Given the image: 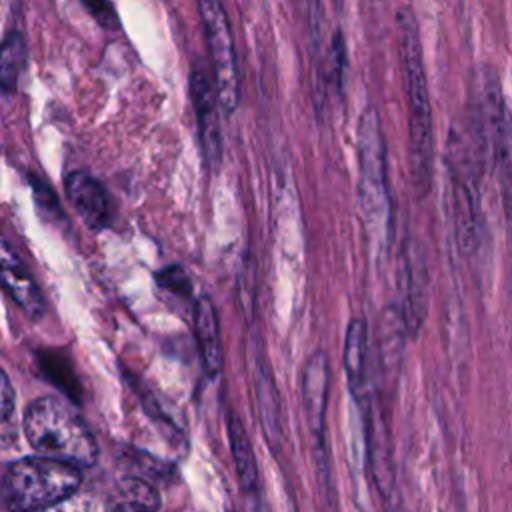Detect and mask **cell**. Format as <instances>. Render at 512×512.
Wrapping results in <instances>:
<instances>
[{
	"mask_svg": "<svg viewBox=\"0 0 512 512\" xmlns=\"http://www.w3.org/2000/svg\"><path fill=\"white\" fill-rule=\"evenodd\" d=\"M396 42L402 72L404 98L408 108V160L412 184L418 194H426L432 182L434 168V130L432 106L426 82L424 54L420 28L410 6H400L396 12Z\"/></svg>",
	"mask_w": 512,
	"mask_h": 512,
	"instance_id": "6da1fadb",
	"label": "cell"
},
{
	"mask_svg": "<svg viewBox=\"0 0 512 512\" xmlns=\"http://www.w3.org/2000/svg\"><path fill=\"white\" fill-rule=\"evenodd\" d=\"M358 206L370 242L386 250L392 236V200L386 176V142L378 110L366 106L358 120Z\"/></svg>",
	"mask_w": 512,
	"mask_h": 512,
	"instance_id": "7a4b0ae2",
	"label": "cell"
},
{
	"mask_svg": "<svg viewBox=\"0 0 512 512\" xmlns=\"http://www.w3.org/2000/svg\"><path fill=\"white\" fill-rule=\"evenodd\" d=\"M24 432L32 448L50 460L74 468L92 466L98 458V444L84 420L62 400L42 396L24 414Z\"/></svg>",
	"mask_w": 512,
	"mask_h": 512,
	"instance_id": "3957f363",
	"label": "cell"
},
{
	"mask_svg": "<svg viewBox=\"0 0 512 512\" xmlns=\"http://www.w3.org/2000/svg\"><path fill=\"white\" fill-rule=\"evenodd\" d=\"M80 482V468L44 456L22 458L6 470L2 498L12 512H34L66 500Z\"/></svg>",
	"mask_w": 512,
	"mask_h": 512,
	"instance_id": "277c9868",
	"label": "cell"
},
{
	"mask_svg": "<svg viewBox=\"0 0 512 512\" xmlns=\"http://www.w3.org/2000/svg\"><path fill=\"white\" fill-rule=\"evenodd\" d=\"M198 8L210 52L216 98L220 108L226 114H232L240 100V74L230 20L224 6L216 0H204L198 4Z\"/></svg>",
	"mask_w": 512,
	"mask_h": 512,
	"instance_id": "5b68a950",
	"label": "cell"
},
{
	"mask_svg": "<svg viewBox=\"0 0 512 512\" xmlns=\"http://www.w3.org/2000/svg\"><path fill=\"white\" fill-rule=\"evenodd\" d=\"M398 314L406 336L416 338L428 308L426 262L412 238H404L398 256Z\"/></svg>",
	"mask_w": 512,
	"mask_h": 512,
	"instance_id": "8992f818",
	"label": "cell"
},
{
	"mask_svg": "<svg viewBox=\"0 0 512 512\" xmlns=\"http://www.w3.org/2000/svg\"><path fill=\"white\" fill-rule=\"evenodd\" d=\"M190 96L198 120V136L202 156L208 168H218L222 158V132L218 118V98L214 84L208 80L202 68H194L190 74Z\"/></svg>",
	"mask_w": 512,
	"mask_h": 512,
	"instance_id": "52a82bcc",
	"label": "cell"
},
{
	"mask_svg": "<svg viewBox=\"0 0 512 512\" xmlns=\"http://www.w3.org/2000/svg\"><path fill=\"white\" fill-rule=\"evenodd\" d=\"M490 164L496 172V182L500 190L504 220H506V240H508V280L512 286V110L508 108L500 118L492 138H490Z\"/></svg>",
	"mask_w": 512,
	"mask_h": 512,
	"instance_id": "ba28073f",
	"label": "cell"
},
{
	"mask_svg": "<svg viewBox=\"0 0 512 512\" xmlns=\"http://www.w3.org/2000/svg\"><path fill=\"white\" fill-rule=\"evenodd\" d=\"M0 286L6 294L28 314L40 316L44 312V298L34 278L28 274L20 256L0 234Z\"/></svg>",
	"mask_w": 512,
	"mask_h": 512,
	"instance_id": "9c48e42d",
	"label": "cell"
},
{
	"mask_svg": "<svg viewBox=\"0 0 512 512\" xmlns=\"http://www.w3.org/2000/svg\"><path fill=\"white\" fill-rule=\"evenodd\" d=\"M328 382H330V362L326 352H312L302 366V402L310 422L312 432L322 438L324 414L328 402Z\"/></svg>",
	"mask_w": 512,
	"mask_h": 512,
	"instance_id": "30bf717a",
	"label": "cell"
},
{
	"mask_svg": "<svg viewBox=\"0 0 512 512\" xmlns=\"http://www.w3.org/2000/svg\"><path fill=\"white\" fill-rule=\"evenodd\" d=\"M66 196L84 224L92 230H100L108 224L110 204L102 184L86 172H70L66 176Z\"/></svg>",
	"mask_w": 512,
	"mask_h": 512,
	"instance_id": "8fae6325",
	"label": "cell"
},
{
	"mask_svg": "<svg viewBox=\"0 0 512 512\" xmlns=\"http://www.w3.org/2000/svg\"><path fill=\"white\" fill-rule=\"evenodd\" d=\"M254 390H256V406H258L262 428L272 448H276L282 438V402H280L276 380L270 372V366L266 364V358H262V354H258L256 358Z\"/></svg>",
	"mask_w": 512,
	"mask_h": 512,
	"instance_id": "7c38bea8",
	"label": "cell"
},
{
	"mask_svg": "<svg viewBox=\"0 0 512 512\" xmlns=\"http://www.w3.org/2000/svg\"><path fill=\"white\" fill-rule=\"evenodd\" d=\"M342 362L348 378L350 392L356 402L362 400L366 386V364H368V324L364 318H352L346 326Z\"/></svg>",
	"mask_w": 512,
	"mask_h": 512,
	"instance_id": "4fadbf2b",
	"label": "cell"
},
{
	"mask_svg": "<svg viewBox=\"0 0 512 512\" xmlns=\"http://www.w3.org/2000/svg\"><path fill=\"white\" fill-rule=\"evenodd\" d=\"M194 332L204 368L210 376H216L222 368V342L218 314L208 296H200L194 304Z\"/></svg>",
	"mask_w": 512,
	"mask_h": 512,
	"instance_id": "5bb4252c",
	"label": "cell"
},
{
	"mask_svg": "<svg viewBox=\"0 0 512 512\" xmlns=\"http://www.w3.org/2000/svg\"><path fill=\"white\" fill-rule=\"evenodd\" d=\"M226 428H228V440H230V450H232V460H234L238 480L246 492H254L258 488V468H256V458H254V450L246 434V428L234 412H228Z\"/></svg>",
	"mask_w": 512,
	"mask_h": 512,
	"instance_id": "9a60e30c",
	"label": "cell"
},
{
	"mask_svg": "<svg viewBox=\"0 0 512 512\" xmlns=\"http://www.w3.org/2000/svg\"><path fill=\"white\" fill-rule=\"evenodd\" d=\"M346 70V40L340 28H336L328 40V52L324 56L322 68L318 74V86H326V90H334L336 94L342 90Z\"/></svg>",
	"mask_w": 512,
	"mask_h": 512,
	"instance_id": "2e32d148",
	"label": "cell"
},
{
	"mask_svg": "<svg viewBox=\"0 0 512 512\" xmlns=\"http://www.w3.org/2000/svg\"><path fill=\"white\" fill-rule=\"evenodd\" d=\"M24 42L18 32H12L0 44V86L6 92H12L18 82V74L24 64Z\"/></svg>",
	"mask_w": 512,
	"mask_h": 512,
	"instance_id": "e0dca14e",
	"label": "cell"
},
{
	"mask_svg": "<svg viewBox=\"0 0 512 512\" xmlns=\"http://www.w3.org/2000/svg\"><path fill=\"white\" fill-rule=\"evenodd\" d=\"M160 506V496L142 478H128L122 484V504L118 508L126 512H156Z\"/></svg>",
	"mask_w": 512,
	"mask_h": 512,
	"instance_id": "ac0fdd59",
	"label": "cell"
},
{
	"mask_svg": "<svg viewBox=\"0 0 512 512\" xmlns=\"http://www.w3.org/2000/svg\"><path fill=\"white\" fill-rule=\"evenodd\" d=\"M40 364H42V370L46 372V376L56 382V386H60L72 398H78V390H76L78 384H76L74 372L64 356H60L56 352H44L40 356Z\"/></svg>",
	"mask_w": 512,
	"mask_h": 512,
	"instance_id": "d6986e66",
	"label": "cell"
},
{
	"mask_svg": "<svg viewBox=\"0 0 512 512\" xmlns=\"http://www.w3.org/2000/svg\"><path fill=\"white\" fill-rule=\"evenodd\" d=\"M236 284H238V300H240L242 312L250 320L254 314V296H256V266L250 252L242 254Z\"/></svg>",
	"mask_w": 512,
	"mask_h": 512,
	"instance_id": "ffe728a7",
	"label": "cell"
},
{
	"mask_svg": "<svg viewBox=\"0 0 512 512\" xmlns=\"http://www.w3.org/2000/svg\"><path fill=\"white\" fill-rule=\"evenodd\" d=\"M158 284H160L164 290H168V292H172V294H176V296H182V298L190 296V292H192V284H190L186 272H184L180 266H168V268H164V270L158 274Z\"/></svg>",
	"mask_w": 512,
	"mask_h": 512,
	"instance_id": "44dd1931",
	"label": "cell"
},
{
	"mask_svg": "<svg viewBox=\"0 0 512 512\" xmlns=\"http://www.w3.org/2000/svg\"><path fill=\"white\" fill-rule=\"evenodd\" d=\"M12 408H14V390L6 372L0 368V422L12 414Z\"/></svg>",
	"mask_w": 512,
	"mask_h": 512,
	"instance_id": "7402d4cb",
	"label": "cell"
},
{
	"mask_svg": "<svg viewBox=\"0 0 512 512\" xmlns=\"http://www.w3.org/2000/svg\"><path fill=\"white\" fill-rule=\"evenodd\" d=\"M112 512H126V510H122V508H118V506H116Z\"/></svg>",
	"mask_w": 512,
	"mask_h": 512,
	"instance_id": "603a6c76",
	"label": "cell"
}]
</instances>
